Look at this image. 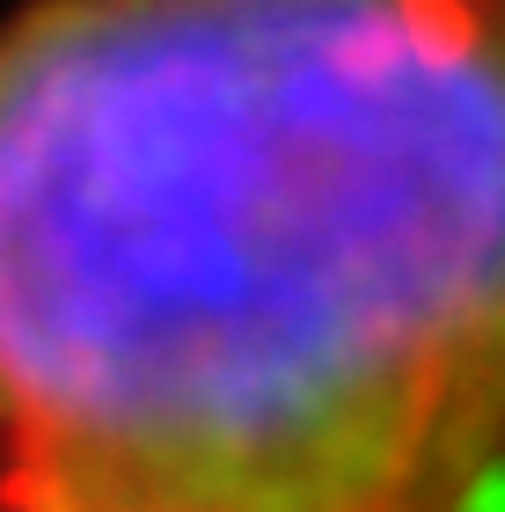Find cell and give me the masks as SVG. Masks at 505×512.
<instances>
[{
	"label": "cell",
	"instance_id": "6da1fadb",
	"mask_svg": "<svg viewBox=\"0 0 505 512\" xmlns=\"http://www.w3.org/2000/svg\"><path fill=\"white\" fill-rule=\"evenodd\" d=\"M505 491V0L0 15V512Z\"/></svg>",
	"mask_w": 505,
	"mask_h": 512
}]
</instances>
